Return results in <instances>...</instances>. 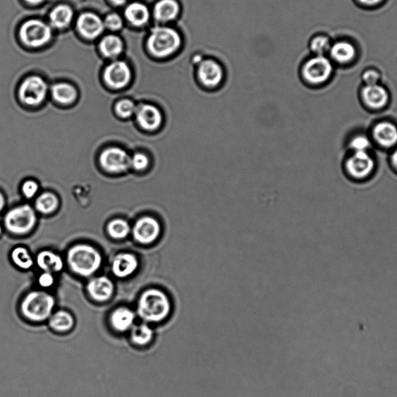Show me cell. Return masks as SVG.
Returning <instances> with one entry per match:
<instances>
[{"mask_svg": "<svg viewBox=\"0 0 397 397\" xmlns=\"http://www.w3.org/2000/svg\"><path fill=\"white\" fill-rule=\"evenodd\" d=\"M172 308V303L164 291L151 288L140 297L137 311L144 322L159 323L166 320Z\"/></svg>", "mask_w": 397, "mask_h": 397, "instance_id": "obj_1", "label": "cell"}, {"mask_svg": "<svg viewBox=\"0 0 397 397\" xmlns=\"http://www.w3.org/2000/svg\"><path fill=\"white\" fill-rule=\"evenodd\" d=\"M67 261L70 269L83 277L94 275L102 266V256L88 245H77L70 248Z\"/></svg>", "mask_w": 397, "mask_h": 397, "instance_id": "obj_2", "label": "cell"}, {"mask_svg": "<svg viewBox=\"0 0 397 397\" xmlns=\"http://www.w3.org/2000/svg\"><path fill=\"white\" fill-rule=\"evenodd\" d=\"M56 305L52 295L44 291L29 293L21 303L22 314L30 321L41 322L50 318Z\"/></svg>", "mask_w": 397, "mask_h": 397, "instance_id": "obj_3", "label": "cell"}, {"mask_svg": "<svg viewBox=\"0 0 397 397\" xmlns=\"http://www.w3.org/2000/svg\"><path fill=\"white\" fill-rule=\"evenodd\" d=\"M181 37L176 30L170 28H154L147 39V49L154 56L166 58L172 56L181 45Z\"/></svg>", "mask_w": 397, "mask_h": 397, "instance_id": "obj_4", "label": "cell"}, {"mask_svg": "<svg viewBox=\"0 0 397 397\" xmlns=\"http://www.w3.org/2000/svg\"><path fill=\"white\" fill-rule=\"evenodd\" d=\"M20 37L23 44L31 48H39L50 42L52 30L44 21L30 20L20 28Z\"/></svg>", "mask_w": 397, "mask_h": 397, "instance_id": "obj_5", "label": "cell"}, {"mask_svg": "<svg viewBox=\"0 0 397 397\" xmlns=\"http://www.w3.org/2000/svg\"><path fill=\"white\" fill-rule=\"evenodd\" d=\"M36 215L34 209L28 205L16 207L5 216L4 223L8 231L22 235L34 228Z\"/></svg>", "mask_w": 397, "mask_h": 397, "instance_id": "obj_6", "label": "cell"}, {"mask_svg": "<svg viewBox=\"0 0 397 397\" xmlns=\"http://www.w3.org/2000/svg\"><path fill=\"white\" fill-rule=\"evenodd\" d=\"M375 168V159L369 152H352L345 161L347 174L356 181L367 178L374 172Z\"/></svg>", "mask_w": 397, "mask_h": 397, "instance_id": "obj_7", "label": "cell"}, {"mask_svg": "<svg viewBox=\"0 0 397 397\" xmlns=\"http://www.w3.org/2000/svg\"><path fill=\"white\" fill-rule=\"evenodd\" d=\"M332 73L331 62L323 56L310 59L303 68V75L305 80L313 85L326 83L330 79Z\"/></svg>", "mask_w": 397, "mask_h": 397, "instance_id": "obj_8", "label": "cell"}, {"mask_svg": "<svg viewBox=\"0 0 397 397\" xmlns=\"http://www.w3.org/2000/svg\"><path fill=\"white\" fill-rule=\"evenodd\" d=\"M48 85L41 77L32 75L23 82L19 90L20 99L29 106H37L43 102Z\"/></svg>", "mask_w": 397, "mask_h": 397, "instance_id": "obj_9", "label": "cell"}, {"mask_svg": "<svg viewBox=\"0 0 397 397\" xmlns=\"http://www.w3.org/2000/svg\"><path fill=\"white\" fill-rule=\"evenodd\" d=\"M361 99L365 107L372 111L383 110L390 102V93L382 85H365Z\"/></svg>", "mask_w": 397, "mask_h": 397, "instance_id": "obj_10", "label": "cell"}, {"mask_svg": "<svg viewBox=\"0 0 397 397\" xmlns=\"http://www.w3.org/2000/svg\"><path fill=\"white\" fill-rule=\"evenodd\" d=\"M101 166L111 173H121L131 166V159L126 151L118 147L106 149L99 159Z\"/></svg>", "mask_w": 397, "mask_h": 397, "instance_id": "obj_11", "label": "cell"}, {"mask_svg": "<svg viewBox=\"0 0 397 397\" xmlns=\"http://www.w3.org/2000/svg\"><path fill=\"white\" fill-rule=\"evenodd\" d=\"M104 78L109 87L122 89L126 87L130 80V69L126 61H115L106 68Z\"/></svg>", "mask_w": 397, "mask_h": 397, "instance_id": "obj_12", "label": "cell"}, {"mask_svg": "<svg viewBox=\"0 0 397 397\" xmlns=\"http://www.w3.org/2000/svg\"><path fill=\"white\" fill-rule=\"evenodd\" d=\"M371 138L383 149H392L397 145V126L391 121H379L373 126Z\"/></svg>", "mask_w": 397, "mask_h": 397, "instance_id": "obj_13", "label": "cell"}, {"mask_svg": "<svg viewBox=\"0 0 397 397\" xmlns=\"http://www.w3.org/2000/svg\"><path fill=\"white\" fill-rule=\"evenodd\" d=\"M161 227L154 218L143 217L137 221L133 233L135 239L138 243L149 245L157 240L160 235Z\"/></svg>", "mask_w": 397, "mask_h": 397, "instance_id": "obj_14", "label": "cell"}, {"mask_svg": "<svg viewBox=\"0 0 397 397\" xmlns=\"http://www.w3.org/2000/svg\"><path fill=\"white\" fill-rule=\"evenodd\" d=\"M104 22L95 13H83L77 20L78 30L83 37L87 39L98 37L104 32Z\"/></svg>", "mask_w": 397, "mask_h": 397, "instance_id": "obj_15", "label": "cell"}, {"mask_svg": "<svg viewBox=\"0 0 397 397\" xmlns=\"http://www.w3.org/2000/svg\"><path fill=\"white\" fill-rule=\"evenodd\" d=\"M200 82L207 88H215L223 80V70L217 62L207 60L201 62L198 68Z\"/></svg>", "mask_w": 397, "mask_h": 397, "instance_id": "obj_16", "label": "cell"}, {"mask_svg": "<svg viewBox=\"0 0 397 397\" xmlns=\"http://www.w3.org/2000/svg\"><path fill=\"white\" fill-rule=\"evenodd\" d=\"M90 297L99 302L110 300L114 292V285L106 276H99L90 280L87 285Z\"/></svg>", "mask_w": 397, "mask_h": 397, "instance_id": "obj_17", "label": "cell"}, {"mask_svg": "<svg viewBox=\"0 0 397 397\" xmlns=\"http://www.w3.org/2000/svg\"><path fill=\"white\" fill-rule=\"evenodd\" d=\"M139 262L136 256L130 253L116 255L111 264L112 272L116 277L127 278L138 269Z\"/></svg>", "mask_w": 397, "mask_h": 397, "instance_id": "obj_18", "label": "cell"}, {"mask_svg": "<svg viewBox=\"0 0 397 397\" xmlns=\"http://www.w3.org/2000/svg\"><path fill=\"white\" fill-rule=\"evenodd\" d=\"M137 121L139 126L146 130H157L162 122V116L157 107L143 105L137 111Z\"/></svg>", "mask_w": 397, "mask_h": 397, "instance_id": "obj_19", "label": "cell"}, {"mask_svg": "<svg viewBox=\"0 0 397 397\" xmlns=\"http://www.w3.org/2000/svg\"><path fill=\"white\" fill-rule=\"evenodd\" d=\"M135 314L129 308L120 307L111 315V323L114 330L124 332L133 328Z\"/></svg>", "mask_w": 397, "mask_h": 397, "instance_id": "obj_20", "label": "cell"}, {"mask_svg": "<svg viewBox=\"0 0 397 397\" xmlns=\"http://www.w3.org/2000/svg\"><path fill=\"white\" fill-rule=\"evenodd\" d=\"M180 13V5L176 0H160L154 8L155 19L160 22L175 20Z\"/></svg>", "mask_w": 397, "mask_h": 397, "instance_id": "obj_21", "label": "cell"}, {"mask_svg": "<svg viewBox=\"0 0 397 397\" xmlns=\"http://www.w3.org/2000/svg\"><path fill=\"white\" fill-rule=\"evenodd\" d=\"M124 16L130 25L142 27L149 22L150 13L145 5L136 2L128 6Z\"/></svg>", "mask_w": 397, "mask_h": 397, "instance_id": "obj_22", "label": "cell"}, {"mask_svg": "<svg viewBox=\"0 0 397 397\" xmlns=\"http://www.w3.org/2000/svg\"><path fill=\"white\" fill-rule=\"evenodd\" d=\"M329 51L333 60L341 64L349 63L355 59L356 54L354 45L346 41L334 44Z\"/></svg>", "mask_w": 397, "mask_h": 397, "instance_id": "obj_23", "label": "cell"}, {"mask_svg": "<svg viewBox=\"0 0 397 397\" xmlns=\"http://www.w3.org/2000/svg\"><path fill=\"white\" fill-rule=\"evenodd\" d=\"M37 264L44 271L59 272L64 267V262L61 257L50 251H43L37 256Z\"/></svg>", "mask_w": 397, "mask_h": 397, "instance_id": "obj_24", "label": "cell"}, {"mask_svg": "<svg viewBox=\"0 0 397 397\" xmlns=\"http://www.w3.org/2000/svg\"><path fill=\"white\" fill-rule=\"evenodd\" d=\"M73 18L72 8L66 5H59L50 13L51 25L57 29L67 28Z\"/></svg>", "mask_w": 397, "mask_h": 397, "instance_id": "obj_25", "label": "cell"}, {"mask_svg": "<svg viewBox=\"0 0 397 397\" xmlns=\"http://www.w3.org/2000/svg\"><path fill=\"white\" fill-rule=\"evenodd\" d=\"M123 42L118 36L107 35L100 42L99 49L109 59L116 58L123 51Z\"/></svg>", "mask_w": 397, "mask_h": 397, "instance_id": "obj_26", "label": "cell"}, {"mask_svg": "<svg viewBox=\"0 0 397 397\" xmlns=\"http://www.w3.org/2000/svg\"><path fill=\"white\" fill-rule=\"evenodd\" d=\"M49 325L54 331L66 332L73 328L74 318L66 311L60 310L50 317Z\"/></svg>", "mask_w": 397, "mask_h": 397, "instance_id": "obj_27", "label": "cell"}, {"mask_svg": "<svg viewBox=\"0 0 397 397\" xmlns=\"http://www.w3.org/2000/svg\"><path fill=\"white\" fill-rule=\"evenodd\" d=\"M52 96L57 102L68 104L76 99L77 92L72 85L61 83L54 85L52 87Z\"/></svg>", "mask_w": 397, "mask_h": 397, "instance_id": "obj_28", "label": "cell"}, {"mask_svg": "<svg viewBox=\"0 0 397 397\" xmlns=\"http://www.w3.org/2000/svg\"><path fill=\"white\" fill-rule=\"evenodd\" d=\"M153 337L154 331L146 323L136 325L131 329L130 339L137 346L149 345L153 340Z\"/></svg>", "mask_w": 397, "mask_h": 397, "instance_id": "obj_29", "label": "cell"}, {"mask_svg": "<svg viewBox=\"0 0 397 397\" xmlns=\"http://www.w3.org/2000/svg\"><path fill=\"white\" fill-rule=\"evenodd\" d=\"M348 146L352 152H369L372 147V138L364 134H356L349 139Z\"/></svg>", "mask_w": 397, "mask_h": 397, "instance_id": "obj_30", "label": "cell"}, {"mask_svg": "<svg viewBox=\"0 0 397 397\" xmlns=\"http://www.w3.org/2000/svg\"><path fill=\"white\" fill-rule=\"evenodd\" d=\"M11 258L16 266L23 269H29L33 267L34 261L25 248L18 247L13 249Z\"/></svg>", "mask_w": 397, "mask_h": 397, "instance_id": "obj_31", "label": "cell"}, {"mask_svg": "<svg viewBox=\"0 0 397 397\" xmlns=\"http://www.w3.org/2000/svg\"><path fill=\"white\" fill-rule=\"evenodd\" d=\"M59 205V200L54 194L46 193L39 197L36 201V208L38 212L43 214H49L54 212Z\"/></svg>", "mask_w": 397, "mask_h": 397, "instance_id": "obj_32", "label": "cell"}, {"mask_svg": "<svg viewBox=\"0 0 397 397\" xmlns=\"http://www.w3.org/2000/svg\"><path fill=\"white\" fill-rule=\"evenodd\" d=\"M108 233L113 238L122 239L126 238L130 232V226L127 221L116 219L108 224Z\"/></svg>", "mask_w": 397, "mask_h": 397, "instance_id": "obj_33", "label": "cell"}, {"mask_svg": "<svg viewBox=\"0 0 397 397\" xmlns=\"http://www.w3.org/2000/svg\"><path fill=\"white\" fill-rule=\"evenodd\" d=\"M310 47L311 49L318 56H322L331 49L330 39L324 35L317 36L311 42Z\"/></svg>", "mask_w": 397, "mask_h": 397, "instance_id": "obj_34", "label": "cell"}, {"mask_svg": "<svg viewBox=\"0 0 397 397\" xmlns=\"http://www.w3.org/2000/svg\"><path fill=\"white\" fill-rule=\"evenodd\" d=\"M135 106L132 101L123 99L116 104L115 111L121 118H127L135 112Z\"/></svg>", "mask_w": 397, "mask_h": 397, "instance_id": "obj_35", "label": "cell"}, {"mask_svg": "<svg viewBox=\"0 0 397 397\" xmlns=\"http://www.w3.org/2000/svg\"><path fill=\"white\" fill-rule=\"evenodd\" d=\"M104 25L111 30H118L123 27V20L118 13H111L106 16Z\"/></svg>", "mask_w": 397, "mask_h": 397, "instance_id": "obj_36", "label": "cell"}, {"mask_svg": "<svg viewBox=\"0 0 397 397\" xmlns=\"http://www.w3.org/2000/svg\"><path fill=\"white\" fill-rule=\"evenodd\" d=\"M149 159L142 153H137L131 159V166L136 170H143L149 166Z\"/></svg>", "mask_w": 397, "mask_h": 397, "instance_id": "obj_37", "label": "cell"}, {"mask_svg": "<svg viewBox=\"0 0 397 397\" xmlns=\"http://www.w3.org/2000/svg\"><path fill=\"white\" fill-rule=\"evenodd\" d=\"M362 78L365 85H374L379 83L380 74L375 69H367L363 73Z\"/></svg>", "mask_w": 397, "mask_h": 397, "instance_id": "obj_38", "label": "cell"}, {"mask_svg": "<svg viewBox=\"0 0 397 397\" xmlns=\"http://www.w3.org/2000/svg\"><path fill=\"white\" fill-rule=\"evenodd\" d=\"M38 190V185L35 181H27L23 185L22 191L28 198L33 197Z\"/></svg>", "mask_w": 397, "mask_h": 397, "instance_id": "obj_39", "label": "cell"}, {"mask_svg": "<svg viewBox=\"0 0 397 397\" xmlns=\"http://www.w3.org/2000/svg\"><path fill=\"white\" fill-rule=\"evenodd\" d=\"M38 283L42 287L49 288L54 283V277L51 272L44 271L38 278Z\"/></svg>", "mask_w": 397, "mask_h": 397, "instance_id": "obj_40", "label": "cell"}, {"mask_svg": "<svg viewBox=\"0 0 397 397\" xmlns=\"http://www.w3.org/2000/svg\"><path fill=\"white\" fill-rule=\"evenodd\" d=\"M358 1L365 6H374L382 3L384 0H358Z\"/></svg>", "mask_w": 397, "mask_h": 397, "instance_id": "obj_41", "label": "cell"}, {"mask_svg": "<svg viewBox=\"0 0 397 397\" xmlns=\"http://www.w3.org/2000/svg\"><path fill=\"white\" fill-rule=\"evenodd\" d=\"M391 161L393 167L397 171V147L392 153Z\"/></svg>", "mask_w": 397, "mask_h": 397, "instance_id": "obj_42", "label": "cell"}, {"mask_svg": "<svg viewBox=\"0 0 397 397\" xmlns=\"http://www.w3.org/2000/svg\"><path fill=\"white\" fill-rule=\"evenodd\" d=\"M5 205V200L4 197L3 196V194L1 193H0V212H2L4 207Z\"/></svg>", "mask_w": 397, "mask_h": 397, "instance_id": "obj_43", "label": "cell"}, {"mask_svg": "<svg viewBox=\"0 0 397 397\" xmlns=\"http://www.w3.org/2000/svg\"><path fill=\"white\" fill-rule=\"evenodd\" d=\"M111 2L116 6H121L127 2V0H111Z\"/></svg>", "mask_w": 397, "mask_h": 397, "instance_id": "obj_44", "label": "cell"}, {"mask_svg": "<svg viewBox=\"0 0 397 397\" xmlns=\"http://www.w3.org/2000/svg\"><path fill=\"white\" fill-rule=\"evenodd\" d=\"M26 1L30 4L37 5L44 1V0H26Z\"/></svg>", "mask_w": 397, "mask_h": 397, "instance_id": "obj_45", "label": "cell"}, {"mask_svg": "<svg viewBox=\"0 0 397 397\" xmlns=\"http://www.w3.org/2000/svg\"><path fill=\"white\" fill-rule=\"evenodd\" d=\"M1 233H2V228L1 226H0V235H1Z\"/></svg>", "mask_w": 397, "mask_h": 397, "instance_id": "obj_46", "label": "cell"}]
</instances>
